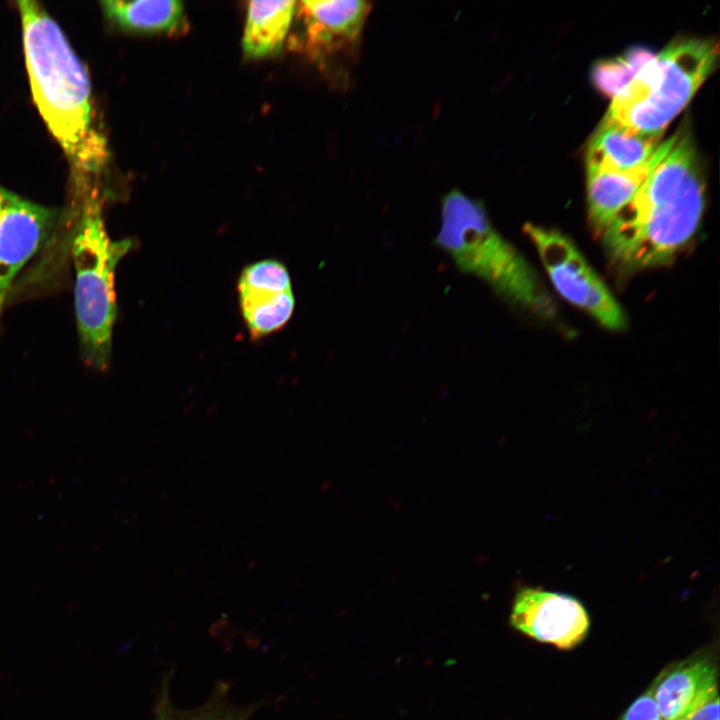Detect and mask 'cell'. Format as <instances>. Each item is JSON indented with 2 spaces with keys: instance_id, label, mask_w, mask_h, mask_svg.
<instances>
[{
  "instance_id": "obj_1",
  "label": "cell",
  "mask_w": 720,
  "mask_h": 720,
  "mask_svg": "<svg viewBox=\"0 0 720 720\" xmlns=\"http://www.w3.org/2000/svg\"><path fill=\"white\" fill-rule=\"evenodd\" d=\"M705 205V184L688 128L662 141L632 199L600 234L612 262L624 272L671 262L694 236Z\"/></svg>"
},
{
  "instance_id": "obj_2",
  "label": "cell",
  "mask_w": 720,
  "mask_h": 720,
  "mask_svg": "<svg viewBox=\"0 0 720 720\" xmlns=\"http://www.w3.org/2000/svg\"><path fill=\"white\" fill-rule=\"evenodd\" d=\"M33 100L49 131L80 176L108 161L105 137L94 121L87 71L58 23L35 1H18Z\"/></svg>"
},
{
  "instance_id": "obj_3",
  "label": "cell",
  "mask_w": 720,
  "mask_h": 720,
  "mask_svg": "<svg viewBox=\"0 0 720 720\" xmlns=\"http://www.w3.org/2000/svg\"><path fill=\"white\" fill-rule=\"evenodd\" d=\"M442 225L435 243L463 273L485 281L508 302L543 317L555 305L519 251L494 228L482 202L459 189L442 199Z\"/></svg>"
},
{
  "instance_id": "obj_4",
  "label": "cell",
  "mask_w": 720,
  "mask_h": 720,
  "mask_svg": "<svg viewBox=\"0 0 720 720\" xmlns=\"http://www.w3.org/2000/svg\"><path fill=\"white\" fill-rule=\"evenodd\" d=\"M72 233L75 271L74 305L82 354L86 362L105 369L110 361L117 317L115 271L130 250L129 240L110 238L102 204L94 192L84 199Z\"/></svg>"
},
{
  "instance_id": "obj_5",
  "label": "cell",
  "mask_w": 720,
  "mask_h": 720,
  "mask_svg": "<svg viewBox=\"0 0 720 720\" xmlns=\"http://www.w3.org/2000/svg\"><path fill=\"white\" fill-rule=\"evenodd\" d=\"M717 59L718 44L713 39L674 40L613 98L606 114L629 130L663 135L712 73Z\"/></svg>"
},
{
  "instance_id": "obj_6",
  "label": "cell",
  "mask_w": 720,
  "mask_h": 720,
  "mask_svg": "<svg viewBox=\"0 0 720 720\" xmlns=\"http://www.w3.org/2000/svg\"><path fill=\"white\" fill-rule=\"evenodd\" d=\"M524 231L561 296L587 312L606 329L619 331L626 327L627 320L621 306L567 236L532 224H526Z\"/></svg>"
},
{
  "instance_id": "obj_7",
  "label": "cell",
  "mask_w": 720,
  "mask_h": 720,
  "mask_svg": "<svg viewBox=\"0 0 720 720\" xmlns=\"http://www.w3.org/2000/svg\"><path fill=\"white\" fill-rule=\"evenodd\" d=\"M58 213L0 186V313L12 283L51 237Z\"/></svg>"
},
{
  "instance_id": "obj_8",
  "label": "cell",
  "mask_w": 720,
  "mask_h": 720,
  "mask_svg": "<svg viewBox=\"0 0 720 720\" xmlns=\"http://www.w3.org/2000/svg\"><path fill=\"white\" fill-rule=\"evenodd\" d=\"M510 622L523 634L560 649L578 645L590 626L589 615L576 598L532 587L516 594Z\"/></svg>"
},
{
  "instance_id": "obj_9",
  "label": "cell",
  "mask_w": 720,
  "mask_h": 720,
  "mask_svg": "<svg viewBox=\"0 0 720 720\" xmlns=\"http://www.w3.org/2000/svg\"><path fill=\"white\" fill-rule=\"evenodd\" d=\"M651 692L663 720H687L719 696L717 669L707 658L687 660L661 674Z\"/></svg>"
},
{
  "instance_id": "obj_10",
  "label": "cell",
  "mask_w": 720,
  "mask_h": 720,
  "mask_svg": "<svg viewBox=\"0 0 720 720\" xmlns=\"http://www.w3.org/2000/svg\"><path fill=\"white\" fill-rule=\"evenodd\" d=\"M662 135L635 132L605 114L586 149L587 173L616 172L647 163Z\"/></svg>"
},
{
  "instance_id": "obj_11",
  "label": "cell",
  "mask_w": 720,
  "mask_h": 720,
  "mask_svg": "<svg viewBox=\"0 0 720 720\" xmlns=\"http://www.w3.org/2000/svg\"><path fill=\"white\" fill-rule=\"evenodd\" d=\"M309 45L316 51H330L354 42L370 12V3L362 0L301 1Z\"/></svg>"
},
{
  "instance_id": "obj_12",
  "label": "cell",
  "mask_w": 720,
  "mask_h": 720,
  "mask_svg": "<svg viewBox=\"0 0 720 720\" xmlns=\"http://www.w3.org/2000/svg\"><path fill=\"white\" fill-rule=\"evenodd\" d=\"M653 156V155H652ZM651 159L634 169L587 173V207L593 228L601 234L645 180Z\"/></svg>"
},
{
  "instance_id": "obj_13",
  "label": "cell",
  "mask_w": 720,
  "mask_h": 720,
  "mask_svg": "<svg viewBox=\"0 0 720 720\" xmlns=\"http://www.w3.org/2000/svg\"><path fill=\"white\" fill-rule=\"evenodd\" d=\"M296 2L250 1L242 39L244 53L260 58L277 53L288 34Z\"/></svg>"
},
{
  "instance_id": "obj_14",
  "label": "cell",
  "mask_w": 720,
  "mask_h": 720,
  "mask_svg": "<svg viewBox=\"0 0 720 720\" xmlns=\"http://www.w3.org/2000/svg\"><path fill=\"white\" fill-rule=\"evenodd\" d=\"M112 24L132 32H175L184 24V6L177 0L102 1Z\"/></svg>"
},
{
  "instance_id": "obj_15",
  "label": "cell",
  "mask_w": 720,
  "mask_h": 720,
  "mask_svg": "<svg viewBox=\"0 0 720 720\" xmlns=\"http://www.w3.org/2000/svg\"><path fill=\"white\" fill-rule=\"evenodd\" d=\"M243 318L250 333L261 337L273 333L290 320L295 308L292 291L239 293Z\"/></svg>"
},
{
  "instance_id": "obj_16",
  "label": "cell",
  "mask_w": 720,
  "mask_h": 720,
  "mask_svg": "<svg viewBox=\"0 0 720 720\" xmlns=\"http://www.w3.org/2000/svg\"><path fill=\"white\" fill-rule=\"evenodd\" d=\"M654 56L650 49L635 46L621 55L599 60L591 71L592 83L603 96L613 99Z\"/></svg>"
},
{
  "instance_id": "obj_17",
  "label": "cell",
  "mask_w": 720,
  "mask_h": 720,
  "mask_svg": "<svg viewBox=\"0 0 720 720\" xmlns=\"http://www.w3.org/2000/svg\"><path fill=\"white\" fill-rule=\"evenodd\" d=\"M239 293L256 291H292L289 272L274 259L261 260L247 266L238 282Z\"/></svg>"
},
{
  "instance_id": "obj_18",
  "label": "cell",
  "mask_w": 720,
  "mask_h": 720,
  "mask_svg": "<svg viewBox=\"0 0 720 720\" xmlns=\"http://www.w3.org/2000/svg\"><path fill=\"white\" fill-rule=\"evenodd\" d=\"M619 720H663L651 690L639 696Z\"/></svg>"
},
{
  "instance_id": "obj_19",
  "label": "cell",
  "mask_w": 720,
  "mask_h": 720,
  "mask_svg": "<svg viewBox=\"0 0 720 720\" xmlns=\"http://www.w3.org/2000/svg\"><path fill=\"white\" fill-rule=\"evenodd\" d=\"M687 720H719V696L703 705Z\"/></svg>"
},
{
  "instance_id": "obj_20",
  "label": "cell",
  "mask_w": 720,
  "mask_h": 720,
  "mask_svg": "<svg viewBox=\"0 0 720 720\" xmlns=\"http://www.w3.org/2000/svg\"><path fill=\"white\" fill-rule=\"evenodd\" d=\"M166 720H169V719H166ZM191 720H223V719L208 718V717H206V718L198 717V718L191 719Z\"/></svg>"
}]
</instances>
